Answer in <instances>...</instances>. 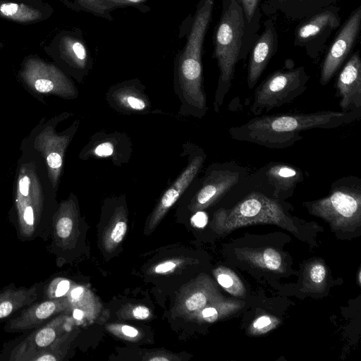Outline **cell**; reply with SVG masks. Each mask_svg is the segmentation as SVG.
Here are the masks:
<instances>
[{
  "instance_id": "603a6c76",
  "label": "cell",
  "mask_w": 361,
  "mask_h": 361,
  "mask_svg": "<svg viewBox=\"0 0 361 361\" xmlns=\"http://www.w3.org/2000/svg\"><path fill=\"white\" fill-rule=\"evenodd\" d=\"M233 307H236V304L221 302L216 299L190 316L199 322H214L231 312Z\"/></svg>"
},
{
  "instance_id": "9a60e30c",
  "label": "cell",
  "mask_w": 361,
  "mask_h": 361,
  "mask_svg": "<svg viewBox=\"0 0 361 361\" xmlns=\"http://www.w3.org/2000/svg\"><path fill=\"white\" fill-rule=\"evenodd\" d=\"M265 175L268 183L274 188V196L277 197L291 195L297 185L304 180L300 169L281 162L269 163L267 166Z\"/></svg>"
},
{
  "instance_id": "8d00e7d4",
  "label": "cell",
  "mask_w": 361,
  "mask_h": 361,
  "mask_svg": "<svg viewBox=\"0 0 361 361\" xmlns=\"http://www.w3.org/2000/svg\"><path fill=\"white\" fill-rule=\"evenodd\" d=\"M70 288V282L68 280L61 281L55 290V297L61 298L64 295Z\"/></svg>"
},
{
  "instance_id": "f35d334b",
  "label": "cell",
  "mask_w": 361,
  "mask_h": 361,
  "mask_svg": "<svg viewBox=\"0 0 361 361\" xmlns=\"http://www.w3.org/2000/svg\"><path fill=\"white\" fill-rule=\"evenodd\" d=\"M30 179L27 176H25L19 181V190L20 193L27 196L29 193Z\"/></svg>"
},
{
  "instance_id": "6da1fadb",
  "label": "cell",
  "mask_w": 361,
  "mask_h": 361,
  "mask_svg": "<svg viewBox=\"0 0 361 361\" xmlns=\"http://www.w3.org/2000/svg\"><path fill=\"white\" fill-rule=\"evenodd\" d=\"M360 118L361 111H320L257 116L240 126L231 127L228 133L232 139L238 141L283 149L302 140L303 131L336 128Z\"/></svg>"
},
{
  "instance_id": "60d3db41",
  "label": "cell",
  "mask_w": 361,
  "mask_h": 361,
  "mask_svg": "<svg viewBox=\"0 0 361 361\" xmlns=\"http://www.w3.org/2000/svg\"><path fill=\"white\" fill-rule=\"evenodd\" d=\"M83 292H84L83 287L78 286L77 288H73L71 290V296L72 299L76 300V299H78L82 295Z\"/></svg>"
},
{
  "instance_id": "cb8c5ba5",
  "label": "cell",
  "mask_w": 361,
  "mask_h": 361,
  "mask_svg": "<svg viewBox=\"0 0 361 361\" xmlns=\"http://www.w3.org/2000/svg\"><path fill=\"white\" fill-rule=\"evenodd\" d=\"M127 231V224L124 217V212L121 209L118 211L114 216V220L109 230L106 231L105 238V246L110 250L121 243Z\"/></svg>"
},
{
  "instance_id": "5bb4252c",
  "label": "cell",
  "mask_w": 361,
  "mask_h": 361,
  "mask_svg": "<svg viewBox=\"0 0 361 361\" xmlns=\"http://www.w3.org/2000/svg\"><path fill=\"white\" fill-rule=\"evenodd\" d=\"M339 0H267L262 6L264 13L276 12L293 20H302L326 7L336 4Z\"/></svg>"
},
{
  "instance_id": "74e56055",
  "label": "cell",
  "mask_w": 361,
  "mask_h": 361,
  "mask_svg": "<svg viewBox=\"0 0 361 361\" xmlns=\"http://www.w3.org/2000/svg\"><path fill=\"white\" fill-rule=\"evenodd\" d=\"M122 334L128 338H135L138 335V331L133 326L122 325L120 327Z\"/></svg>"
},
{
  "instance_id": "30bf717a",
  "label": "cell",
  "mask_w": 361,
  "mask_h": 361,
  "mask_svg": "<svg viewBox=\"0 0 361 361\" xmlns=\"http://www.w3.org/2000/svg\"><path fill=\"white\" fill-rule=\"evenodd\" d=\"M240 178V172L230 168L212 170L192 199L189 208L198 211L211 206L235 186Z\"/></svg>"
},
{
  "instance_id": "d590c367",
  "label": "cell",
  "mask_w": 361,
  "mask_h": 361,
  "mask_svg": "<svg viewBox=\"0 0 361 361\" xmlns=\"http://www.w3.org/2000/svg\"><path fill=\"white\" fill-rule=\"evenodd\" d=\"M133 315L137 319H145L150 315L149 310L145 306L138 305L133 310Z\"/></svg>"
},
{
  "instance_id": "7c38bea8",
  "label": "cell",
  "mask_w": 361,
  "mask_h": 361,
  "mask_svg": "<svg viewBox=\"0 0 361 361\" xmlns=\"http://www.w3.org/2000/svg\"><path fill=\"white\" fill-rule=\"evenodd\" d=\"M66 299H52L34 302L11 319L5 325L8 333L21 332L44 324L51 317L66 310L68 306Z\"/></svg>"
},
{
  "instance_id": "ac0fdd59",
  "label": "cell",
  "mask_w": 361,
  "mask_h": 361,
  "mask_svg": "<svg viewBox=\"0 0 361 361\" xmlns=\"http://www.w3.org/2000/svg\"><path fill=\"white\" fill-rule=\"evenodd\" d=\"M111 103L126 112H145L151 105L147 97L137 87L130 85H121L113 88L109 93Z\"/></svg>"
},
{
  "instance_id": "9c48e42d",
  "label": "cell",
  "mask_w": 361,
  "mask_h": 361,
  "mask_svg": "<svg viewBox=\"0 0 361 361\" xmlns=\"http://www.w3.org/2000/svg\"><path fill=\"white\" fill-rule=\"evenodd\" d=\"M341 111H361V59L355 52L341 71L336 84Z\"/></svg>"
},
{
  "instance_id": "7a4b0ae2",
  "label": "cell",
  "mask_w": 361,
  "mask_h": 361,
  "mask_svg": "<svg viewBox=\"0 0 361 361\" xmlns=\"http://www.w3.org/2000/svg\"><path fill=\"white\" fill-rule=\"evenodd\" d=\"M214 0H201L191 25L186 43L178 61V80L183 99L197 114L207 111L202 88V52Z\"/></svg>"
},
{
  "instance_id": "83f0119b",
  "label": "cell",
  "mask_w": 361,
  "mask_h": 361,
  "mask_svg": "<svg viewBox=\"0 0 361 361\" xmlns=\"http://www.w3.org/2000/svg\"><path fill=\"white\" fill-rule=\"evenodd\" d=\"M73 228V219L68 216L61 217L56 226L57 235L61 238H67L70 236Z\"/></svg>"
},
{
  "instance_id": "e575fe53",
  "label": "cell",
  "mask_w": 361,
  "mask_h": 361,
  "mask_svg": "<svg viewBox=\"0 0 361 361\" xmlns=\"http://www.w3.org/2000/svg\"><path fill=\"white\" fill-rule=\"evenodd\" d=\"M48 165L54 169H59L62 164V157L57 152L50 153L47 158Z\"/></svg>"
},
{
  "instance_id": "f1b7e54d",
  "label": "cell",
  "mask_w": 361,
  "mask_h": 361,
  "mask_svg": "<svg viewBox=\"0 0 361 361\" xmlns=\"http://www.w3.org/2000/svg\"><path fill=\"white\" fill-rule=\"evenodd\" d=\"M115 150L112 142L105 140L100 142L90 149V154L99 157H108L114 154Z\"/></svg>"
},
{
  "instance_id": "4316f807",
  "label": "cell",
  "mask_w": 361,
  "mask_h": 361,
  "mask_svg": "<svg viewBox=\"0 0 361 361\" xmlns=\"http://www.w3.org/2000/svg\"><path fill=\"white\" fill-rule=\"evenodd\" d=\"M251 259L255 264H259L267 269L272 271L279 270L281 267L282 259L276 250L268 247L260 253H255Z\"/></svg>"
},
{
  "instance_id": "277c9868",
  "label": "cell",
  "mask_w": 361,
  "mask_h": 361,
  "mask_svg": "<svg viewBox=\"0 0 361 361\" xmlns=\"http://www.w3.org/2000/svg\"><path fill=\"white\" fill-rule=\"evenodd\" d=\"M305 204L311 214L325 219L334 228L355 226L361 216V179L352 176L340 178L331 183L326 197Z\"/></svg>"
},
{
  "instance_id": "1f68e13d",
  "label": "cell",
  "mask_w": 361,
  "mask_h": 361,
  "mask_svg": "<svg viewBox=\"0 0 361 361\" xmlns=\"http://www.w3.org/2000/svg\"><path fill=\"white\" fill-rule=\"evenodd\" d=\"M177 266V263L173 260H168L157 264L154 271L156 274H166L172 271Z\"/></svg>"
},
{
  "instance_id": "836d02e7",
  "label": "cell",
  "mask_w": 361,
  "mask_h": 361,
  "mask_svg": "<svg viewBox=\"0 0 361 361\" xmlns=\"http://www.w3.org/2000/svg\"><path fill=\"white\" fill-rule=\"evenodd\" d=\"M35 89L40 92H48L53 90L54 83L47 79H38L35 82Z\"/></svg>"
},
{
  "instance_id": "8fae6325",
  "label": "cell",
  "mask_w": 361,
  "mask_h": 361,
  "mask_svg": "<svg viewBox=\"0 0 361 361\" xmlns=\"http://www.w3.org/2000/svg\"><path fill=\"white\" fill-rule=\"evenodd\" d=\"M277 48L276 28L274 22L267 19L263 32L255 41L250 56L247 75V84L250 89L256 85L269 62L276 53Z\"/></svg>"
},
{
  "instance_id": "5b68a950",
  "label": "cell",
  "mask_w": 361,
  "mask_h": 361,
  "mask_svg": "<svg viewBox=\"0 0 361 361\" xmlns=\"http://www.w3.org/2000/svg\"><path fill=\"white\" fill-rule=\"evenodd\" d=\"M290 219L274 199L252 192L231 209L221 208L214 215V226L220 233L257 224H271L288 228Z\"/></svg>"
},
{
  "instance_id": "ee69618b",
  "label": "cell",
  "mask_w": 361,
  "mask_h": 361,
  "mask_svg": "<svg viewBox=\"0 0 361 361\" xmlns=\"http://www.w3.org/2000/svg\"><path fill=\"white\" fill-rule=\"evenodd\" d=\"M73 316L75 319L80 320L83 318L84 313L80 309H75L73 312Z\"/></svg>"
},
{
  "instance_id": "2e32d148",
  "label": "cell",
  "mask_w": 361,
  "mask_h": 361,
  "mask_svg": "<svg viewBox=\"0 0 361 361\" xmlns=\"http://www.w3.org/2000/svg\"><path fill=\"white\" fill-rule=\"evenodd\" d=\"M42 283L30 288H6L0 292V322L35 302L42 293Z\"/></svg>"
},
{
  "instance_id": "4fadbf2b",
  "label": "cell",
  "mask_w": 361,
  "mask_h": 361,
  "mask_svg": "<svg viewBox=\"0 0 361 361\" xmlns=\"http://www.w3.org/2000/svg\"><path fill=\"white\" fill-rule=\"evenodd\" d=\"M204 157V154L194 157L175 181L164 192L149 217L147 225L149 231L156 227L169 209L190 185L201 169Z\"/></svg>"
},
{
  "instance_id": "484cf974",
  "label": "cell",
  "mask_w": 361,
  "mask_h": 361,
  "mask_svg": "<svg viewBox=\"0 0 361 361\" xmlns=\"http://www.w3.org/2000/svg\"><path fill=\"white\" fill-rule=\"evenodd\" d=\"M214 274L219 284L228 293L235 296H243L244 295V286L232 271L221 267L216 269Z\"/></svg>"
},
{
  "instance_id": "52a82bcc",
  "label": "cell",
  "mask_w": 361,
  "mask_h": 361,
  "mask_svg": "<svg viewBox=\"0 0 361 361\" xmlns=\"http://www.w3.org/2000/svg\"><path fill=\"white\" fill-rule=\"evenodd\" d=\"M341 23L340 8L336 4L329 6L302 19L295 28L293 44L304 49L310 58L317 60Z\"/></svg>"
},
{
  "instance_id": "d6a6232c",
  "label": "cell",
  "mask_w": 361,
  "mask_h": 361,
  "mask_svg": "<svg viewBox=\"0 0 361 361\" xmlns=\"http://www.w3.org/2000/svg\"><path fill=\"white\" fill-rule=\"evenodd\" d=\"M208 221V217L206 213L203 212H197L191 218V224L197 228H204Z\"/></svg>"
},
{
  "instance_id": "44dd1931",
  "label": "cell",
  "mask_w": 361,
  "mask_h": 361,
  "mask_svg": "<svg viewBox=\"0 0 361 361\" xmlns=\"http://www.w3.org/2000/svg\"><path fill=\"white\" fill-rule=\"evenodd\" d=\"M57 48L78 68L87 67L89 59L87 47L83 41L75 35H62L58 41Z\"/></svg>"
},
{
  "instance_id": "7402d4cb",
  "label": "cell",
  "mask_w": 361,
  "mask_h": 361,
  "mask_svg": "<svg viewBox=\"0 0 361 361\" xmlns=\"http://www.w3.org/2000/svg\"><path fill=\"white\" fill-rule=\"evenodd\" d=\"M74 6L108 20L112 19L111 12L114 10L126 6L121 0H74Z\"/></svg>"
},
{
  "instance_id": "f546056e",
  "label": "cell",
  "mask_w": 361,
  "mask_h": 361,
  "mask_svg": "<svg viewBox=\"0 0 361 361\" xmlns=\"http://www.w3.org/2000/svg\"><path fill=\"white\" fill-rule=\"evenodd\" d=\"M275 322L267 315L257 318L252 324L251 329L257 333H264L269 331L274 326Z\"/></svg>"
},
{
  "instance_id": "8992f818",
  "label": "cell",
  "mask_w": 361,
  "mask_h": 361,
  "mask_svg": "<svg viewBox=\"0 0 361 361\" xmlns=\"http://www.w3.org/2000/svg\"><path fill=\"white\" fill-rule=\"evenodd\" d=\"M310 78L303 66L274 72L255 89L251 113L260 116L292 102L305 92Z\"/></svg>"
},
{
  "instance_id": "d6986e66",
  "label": "cell",
  "mask_w": 361,
  "mask_h": 361,
  "mask_svg": "<svg viewBox=\"0 0 361 361\" xmlns=\"http://www.w3.org/2000/svg\"><path fill=\"white\" fill-rule=\"evenodd\" d=\"M0 17L21 24L37 23L45 18L44 12L37 6L12 1H0Z\"/></svg>"
},
{
  "instance_id": "ab89813d",
  "label": "cell",
  "mask_w": 361,
  "mask_h": 361,
  "mask_svg": "<svg viewBox=\"0 0 361 361\" xmlns=\"http://www.w3.org/2000/svg\"><path fill=\"white\" fill-rule=\"evenodd\" d=\"M23 219L26 224L29 226L34 224V212L32 207L28 206L25 208L23 213Z\"/></svg>"
},
{
  "instance_id": "d4e9b609",
  "label": "cell",
  "mask_w": 361,
  "mask_h": 361,
  "mask_svg": "<svg viewBox=\"0 0 361 361\" xmlns=\"http://www.w3.org/2000/svg\"><path fill=\"white\" fill-rule=\"evenodd\" d=\"M56 322H49L46 326L32 332L27 338L28 344L39 348H47L51 345L57 337Z\"/></svg>"
},
{
  "instance_id": "7bdbcfd3",
  "label": "cell",
  "mask_w": 361,
  "mask_h": 361,
  "mask_svg": "<svg viewBox=\"0 0 361 361\" xmlns=\"http://www.w3.org/2000/svg\"><path fill=\"white\" fill-rule=\"evenodd\" d=\"M147 360H150V361H169V360H171L172 358L168 357L167 356L162 355L154 356L152 357L148 358Z\"/></svg>"
},
{
  "instance_id": "f6af8a7d",
  "label": "cell",
  "mask_w": 361,
  "mask_h": 361,
  "mask_svg": "<svg viewBox=\"0 0 361 361\" xmlns=\"http://www.w3.org/2000/svg\"><path fill=\"white\" fill-rule=\"evenodd\" d=\"M358 279H359V283H360V271H359V274H358Z\"/></svg>"
},
{
  "instance_id": "e0dca14e",
  "label": "cell",
  "mask_w": 361,
  "mask_h": 361,
  "mask_svg": "<svg viewBox=\"0 0 361 361\" xmlns=\"http://www.w3.org/2000/svg\"><path fill=\"white\" fill-rule=\"evenodd\" d=\"M214 287L205 281H198L185 287L178 298L179 314L190 315L216 300Z\"/></svg>"
},
{
  "instance_id": "ffe728a7",
  "label": "cell",
  "mask_w": 361,
  "mask_h": 361,
  "mask_svg": "<svg viewBox=\"0 0 361 361\" xmlns=\"http://www.w3.org/2000/svg\"><path fill=\"white\" fill-rule=\"evenodd\" d=\"M243 11L245 22V34L242 47V58L245 59L249 50L250 42L255 39L259 27L260 11L258 8L261 0H238Z\"/></svg>"
},
{
  "instance_id": "ba28073f",
  "label": "cell",
  "mask_w": 361,
  "mask_h": 361,
  "mask_svg": "<svg viewBox=\"0 0 361 361\" xmlns=\"http://www.w3.org/2000/svg\"><path fill=\"white\" fill-rule=\"evenodd\" d=\"M361 6L355 9L341 27L323 61L319 82H329L354 47L360 29Z\"/></svg>"
},
{
  "instance_id": "b9f144b4",
  "label": "cell",
  "mask_w": 361,
  "mask_h": 361,
  "mask_svg": "<svg viewBox=\"0 0 361 361\" xmlns=\"http://www.w3.org/2000/svg\"><path fill=\"white\" fill-rule=\"evenodd\" d=\"M122 2L125 4L126 6H136L144 3L147 0H121Z\"/></svg>"
},
{
  "instance_id": "3957f363",
  "label": "cell",
  "mask_w": 361,
  "mask_h": 361,
  "mask_svg": "<svg viewBox=\"0 0 361 361\" xmlns=\"http://www.w3.org/2000/svg\"><path fill=\"white\" fill-rule=\"evenodd\" d=\"M245 29V16L238 1L223 0V12L214 37L213 57L219 69L214 100L216 112L231 87L235 65L241 59Z\"/></svg>"
},
{
  "instance_id": "4dcf8cb0",
  "label": "cell",
  "mask_w": 361,
  "mask_h": 361,
  "mask_svg": "<svg viewBox=\"0 0 361 361\" xmlns=\"http://www.w3.org/2000/svg\"><path fill=\"white\" fill-rule=\"evenodd\" d=\"M326 276V269L323 264H315L310 271V277L314 283H321Z\"/></svg>"
}]
</instances>
